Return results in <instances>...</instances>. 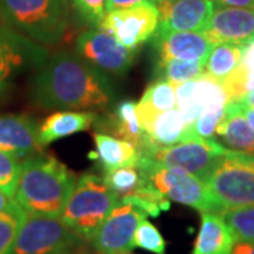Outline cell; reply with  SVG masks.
Returning <instances> with one entry per match:
<instances>
[{
	"mask_svg": "<svg viewBox=\"0 0 254 254\" xmlns=\"http://www.w3.org/2000/svg\"><path fill=\"white\" fill-rule=\"evenodd\" d=\"M31 96L43 109H102L112 100L109 82L78 55L61 53L41 65Z\"/></svg>",
	"mask_w": 254,
	"mask_h": 254,
	"instance_id": "cell-1",
	"label": "cell"
},
{
	"mask_svg": "<svg viewBox=\"0 0 254 254\" xmlns=\"http://www.w3.org/2000/svg\"><path fill=\"white\" fill-rule=\"evenodd\" d=\"M75 184L76 175L65 164L38 153L21 164L13 199L26 213L60 218Z\"/></svg>",
	"mask_w": 254,
	"mask_h": 254,
	"instance_id": "cell-2",
	"label": "cell"
},
{
	"mask_svg": "<svg viewBox=\"0 0 254 254\" xmlns=\"http://www.w3.org/2000/svg\"><path fill=\"white\" fill-rule=\"evenodd\" d=\"M0 20L41 46H55L69 28V4L68 0H0Z\"/></svg>",
	"mask_w": 254,
	"mask_h": 254,
	"instance_id": "cell-3",
	"label": "cell"
},
{
	"mask_svg": "<svg viewBox=\"0 0 254 254\" xmlns=\"http://www.w3.org/2000/svg\"><path fill=\"white\" fill-rule=\"evenodd\" d=\"M119 203L118 195L108 188L102 177L86 174L76 181L60 218L81 239L92 240Z\"/></svg>",
	"mask_w": 254,
	"mask_h": 254,
	"instance_id": "cell-4",
	"label": "cell"
},
{
	"mask_svg": "<svg viewBox=\"0 0 254 254\" xmlns=\"http://www.w3.org/2000/svg\"><path fill=\"white\" fill-rule=\"evenodd\" d=\"M216 213L254 203V155L230 151L206 181Z\"/></svg>",
	"mask_w": 254,
	"mask_h": 254,
	"instance_id": "cell-5",
	"label": "cell"
},
{
	"mask_svg": "<svg viewBox=\"0 0 254 254\" xmlns=\"http://www.w3.org/2000/svg\"><path fill=\"white\" fill-rule=\"evenodd\" d=\"M137 168L144 175L145 180L168 200L190 206L199 210L200 213L215 212L206 182L198 177L178 168L158 165L143 155H140Z\"/></svg>",
	"mask_w": 254,
	"mask_h": 254,
	"instance_id": "cell-6",
	"label": "cell"
},
{
	"mask_svg": "<svg viewBox=\"0 0 254 254\" xmlns=\"http://www.w3.org/2000/svg\"><path fill=\"white\" fill-rule=\"evenodd\" d=\"M229 153L230 150L213 138L193 137L171 147L150 150L141 155L148 157L158 165L178 168L206 182Z\"/></svg>",
	"mask_w": 254,
	"mask_h": 254,
	"instance_id": "cell-7",
	"label": "cell"
},
{
	"mask_svg": "<svg viewBox=\"0 0 254 254\" xmlns=\"http://www.w3.org/2000/svg\"><path fill=\"white\" fill-rule=\"evenodd\" d=\"M79 239L61 218L26 213L10 254H69Z\"/></svg>",
	"mask_w": 254,
	"mask_h": 254,
	"instance_id": "cell-8",
	"label": "cell"
},
{
	"mask_svg": "<svg viewBox=\"0 0 254 254\" xmlns=\"http://www.w3.org/2000/svg\"><path fill=\"white\" fill-rule=\"evenodd\" d=\"M76 54L103 73L122 76L131 68L136 51L122 46L110 33L91 28L76 38Z\"/></svg>",
	"mask_w": 254,
	"mask_h": 254,
	"instance_id": "cell-9",
	"label": "cell"
},
{
	"mask_svg": "<svg viewBox=\"0 0 254 254\" xmlns=\"http://www.w3.org/2000/svg\"><path fill=\"white\" fill-rule=\"evenodd\" d=\"M160 24V11L154 3L105 13L99 28L110 33L122 46L134 50L147 43Z\"/></svg>",
	"mask_w": 254,
	"mask_h": 254,
	"instance_id": "cell-10",
	"label": "cell"
},
{
	"mask_svg": "<svg viewBox=\"0 0 254 254\" xmlns=\"http://www.w3.org/2000/svg\"><path fill=\"white\" fill-rule=\"evenodd\" d=\"M145 215L131 203L120 202L103 220L92 239L99 254L127 253L134 247V233Z\"/></svg>",
	"mask_w": 254,
	"mask_h": 254,
	"instance_id": "cell-11",
	"label": "cell"
},
{
	"mask_svg": "<svg viewBox=\"0 0 254 254\" xmlns=\"http://www.w3.org/2000/svg\"><path fill=\"white\" fill-rule=\"evenodd\" d=\"M46 57L41 44L9 27L0 28V91L21 71L41 66Z\"/></svg>",
	"mask_w": 254,
	"mask_h": 254,
	"instance_id": "cell-12",
	"label": "cell"
},
{
	"mask_svg": "<svg viewBox=\"0 0 254 254\" xmlns=\"http://www.w3.org/2000/svg\"><path fill=\"white\" fill-rule=\"evenodd\" d=\"M175 99L188 125L205 112L223 109L229 102L222 82L206 73L175 86Z\"/></svg>",
	"mask_w": 254,
	"mask_h": 254,
	"instance_id": "cell-13",
	"label": "cell"
},
{
	"mask_svg": "<svg viewBox=\"0 0 254 254\" xmlns=\"http://www.w3.org/2000/svg\"><path fill=\"white\" fill-rule=\"evenodd\" d=\"M213 0H160L157 31H205L215 10Z\"/></svg>",
	"mask_w": 254,
	"mask_h": 254,
	"instance_id": "cell-14",
	"label": "cell"
},
{
	"mask_svg": "<svg viewBox=\"0 0 254 254\" xmlns=\"http://www.w3.org/2000/svg\"><path fill=\"white\" fill-rule=\"evenodd\" d=\"M203 33L213 44L247 46L254 40V9L216 4Z\"/></svg>",
	"mask_w": 254,
	"mask_h": 254,
	"instance_id": "cell-15",
	"label": "cell"
},
{
	"mask_svg": "<svg viewBox=\"0 0 254 254\" xmlns=\"http://www.w3.org/2000/svg\"><path fill=\"white\" fill-rule=\"evenodd\" d=\"M154 46L158 60L205 64L215 44L202 31H155Z\"/></svg>",
	"mask_w": 254,
	"mask_h": 254,
	"instance_id": "cell-16",
	"label": "cell"
},
{
	"mask_svg": "<svg viewBox=\"0 0 254 254\" xmlns=\"http://www.w3.org/2000/svg\"><path fill=\"white\" fill-rule=\"evenodd\" d=\"M0 150L18 158L38 154L43 145L38 138V126L24 115H7L0 118Z\"/></svg>",
	"mask_w": 254,
	"mask_h": 254,
	"instance_id": "cell-17",
	"label": "cell"
},
{
	"mask_svg": "<svg viewBox=\"0 0 254 254\" xmlns=\"http://www.w3.org/2000/svg\"><path fill=\"white\" fill-rule=\"evenodd\" d=\"M141 128L147 138V150L143 154L150 150L171 147L192 138L190 125L187 123L181 110L177 108L155 115Z\"/></svg>",
	"mask_w": 254,
	"mask_h": 254,
	"instance_id": "cell-18",
	"label": "cell"
},
{
	"mask_svg": "<svg viewBox=\"0 0 254 254\" xmlns=\"http://www.w3.org/2000/svg\"><path fill=\"white\" fill-rule=\"evenodd\" d=\"M215 134L223 140L227 150L254 155V130L242 113V100L227 102L223 119L216 127Z\"/></svg>",
	"mask_w": 254,
	"mask_h": 254,
	"instance_id": "cell-19",
	"label": "cell"
},
{
	"mask_svg": "<svg viewBox=\"0 0 254 254\" xmlns=\"http://www.w3.org/2000/svg\"><path fill=\"white\" fill-rule=\"evenodd\" d=\"M235 242L225 219L216 212H205L192 254H229Z\"/></svg>",
	"mask_w": 254,
	"mask_h": 254,
	"instance_id": "cell-20",
	"label": "cell"
},
{
	"mask_svg": "<svg viewBox=\"0 0 254 254\" xmlns=\"http://www.w3.org/2000/svg\"><path fill=\"white\" fill-rule=\"evenodd\" d=\"M96 120L93 112H57L43 122L38 127V138L43 147L54 143L63 137L86 131Z\"/></svg>",
	"mask_w": 254,
	"mask_h": 254,
	"instance_id": "cell-21",
	"label": "cell"
},
{
	"mask_svg": "<svg viewBox=\"0 0 254 254\" xmlns=\"http://www.w3.org/2000/svg\"><path fill=\"white\" fill-rule=\"evenodd\" d=\"M93 143L95 157L105 174L123 167H137L140 153L134 144L103 133H93Z\"/></svg>",
	"mask_w": 254,
	"mask_h": 254,
	"instance_id": "cell-22",
	"label": "cell"
},
{
	"mask_svg": "<svg viewBox=\"0 0 254 254\" xmlns=\"http://www.w3.org/2000/svg\"><path fill=\"white\" fill-rule=\"evenodd\" d=\"M106 130L116 138L134 144L140 154L147 150V138L136 115V103L133 100L119 102L115 110L108 116Z\"/></svg>",
	"mask_w": 254,
	"mask_h": 254,
	"instance_id": "cell-23",
	"label": "cell"
},
{
	"mask_svg": "<svg viewBox=\"0 0 254 254\" xmlns=\"http://www.w3.org/2000/svg\"><path fill=\"white\" fill-rule=\"evenodd\" d=\"M175 106V86L165 79H157L145 89L140 102L136 103V115L140 126L155 115L174 109Z\"/></svg>",
	"mask_w": 254,
	"mask_h": 254,
	"instance_id": "cell-24",
	"label": "cell"
},
{
	"mask_svg": "<svg viewBox=\"0 0 254 254\" xmlns=\"http://www.w3.org/2000/svg\"><path fill=\"white\" fill-rule=\"evenodd\" d=\"M243 47L220 43L215 44L205 63V73L222 81L242 64Z\"/></svg>",
	"mask_w": 254,
	"mask_h": 254,
	"instance_id": "cell-25",
	"label": "cell"
},
{
	"mask_svg": "<svg viewBox=\"0 0 254 254\" xmlns=\"http://www.w3.org/2000/svg\"><path fill=\"white\" fill-rule=\"evenodd\" d=\"M120 202L123 203H131L133 206L140 209L145 216H153L157 218L160 216L161 212L168 210L171 206V200H168L164 196L161 192L155 190L150 182L145 180V182L138 187L136 190L123 196Z\"/></svg>",
	"mask_w": 254,
	"mask_h": 254,
	"instance_id": "cell-26",
	"label": "cell"
},
{
	"mask_svg": "<svg viewBox=\"0 0 254 254\" xmlns=\"http://www.w3.org/2000/svg\"><path fill=\"white\" fill-rule=\"evenodd\" d=\"M203 73L205 64L202 63H190L181 60H158L157 64V78L165 79L174 86L199 78Z\"/></svg>",
	"mask_w": 254,
	"mask_h": 254,
	"instance_id": "cell-27",
	"label": "cell"
},
{
	"mask_svg": "<svg viewBox=\"0 0 254 254\" xmlns=\"http://www.w3.org/2000/svg\"><path fill=\"white\" fill-rule=\"evenodd\" d=\"M230 227L235 240L254 242V203L222 210L219 213Z\"/></svg>",
	"mask_w": 254,
	"mask_h": 254,
	"instance_id": "cell-28",
	"label": "cell"
},
{
	"mask_svg": "<svg viewBox=\"0 0 254 254\" xmlns=\"http://www.w3.org/2000/svg\"><path fill=\"white\" fill-rule=\"evenodd\" d=\"M103 180L108 188L118 195L119 200L145 182V178L137 167H123L105 174Z\"/></svg>",
	"mask_w": 254,
	"mask_h": 254,
	"instance_id": "cell-29",
	"label": "cell"
},
{
	"mask_svg": "<svg viewBox=\"0 0 254 254\" xmlns=\"http://www.w3.org/2000/svg\"><path fill=\"white\" fill-rule=\"evenodd\" d=\"M24 216L26 212L18 206L14 199H11L7 209L0 213V254L11 253L18 227Z\"/></svg>",
	"mask_w": 254,
	"mask_h": 254,
	"instance_id": "cell-30",
	"label": "cell"
},
{
	"mask_svg": "<svg viewBox=\"0 0 254 254\" xmlns=\"http://www.w3.org/2000/svg\"><path fill=\"white\" fill-rule=\"evenodd\" d=\"M134 247L154 254L167 253V243L160 230L147 219H143L134 233Z\"/></svg>",
	"mask_w": 254,
	"mask_h": 254,
	"instance_id": "cell-31",
	"label": "cell"
},
{
	"mask_svg": "<svg viewBox=\"0 0 254 254\" xmlns=\"http://www.w3.org/2000/svg\"><path fill=\"white\" fill-rule=\"evenodd\" d=\"M20 168L21 164L18 157L0 150V190L10 198L14 195Z\"/></svg>",
	"mask_w": 254,
	"mask_h": 254,
	"instance_id": "cell-32",
	"label": "cell"
},
{
	"mask_svg": "<svg viewBox=\"0 0 254 254\" xmlns=\"http://www.w3.org/2000/svg\"><path fill=\"white\" fill-rule=\"evenodd\" d=\"M225 115V108L218 110H209L202 113L192 125H190V137H200V138H212L216 131V127L220 123Z\"/></svg>",
	"mask_w": 254,
	"mask_h": 254,
	"instance_id": "cell-33",
	"label": "cell"
},
{
	"mask_svg": "<svg viewBox=\"0 0 254 254\" xmlns=\"http://www.w3.org/2000/svg\"><path fill=\"white\" fill-rule=\"evenodd\" d=\"M105 1L106 0H71L76 14L92 27H99L100 21L105 16Z\"/></svg>",
	"mask_w": 254,
	"mask_h": 254,
	"instance_id": "cell-34",
	"label": "cell"
},
{
	"mask_svg": "<svg viewBox=\"0 0 254 254\" xmlns=\"http://www.w3.org/2000/svg\"><path fill=\"white\" fill-rule=\"evenodd\" d=\"M220 82L226 91L229 102L245 99V96L249 93L247 91V71L242 65H239L233 72Z\"/></svg>",
	"mask_w": 254,
	"mask_h": 254,
	"instance_id": "cell-35",
	"label": "cell"
},
{
	"mask_svg": "<svg viewBox=\"0 0 254 254\" xmlns=\"http://www.w3.org/2000/svg\"><path fill=\"white\" fill-rule=\"evenodd\" d=\"M145 3H157V0H106L105 1V11H113V10L130 9L134 6L145 4Z\"/></svg>",
	"mask_w": 254,
	"mask_h": 254,
	"instance_id": "cell-36",
	"label": "cell"
},
{
	"mask_svg": "<svg viewBox=\"0 0 254 254\" xmlns=\"http://www.w3.org/2000/svg\"><path fill=\"white\" fill-rule=\"evenodd\" d=\"M246 71L254 72V40L249 43L247 46L243 47V57H242V64H240Z\"/></svg>",
	"mask_w": 254,
	"mask_h": 254,
	"instance_id": "cell-37",
	"label": "cell"
},
{
	"mask_svg": "<svg viewBox=\"0 0 254 254\" xmlns=\"http://www.w3.org/2000/svg\"><path fill=\"white\" fill-rule=\"evenodd\" d=\"M229 254H254V242L236 240Z\"/></svg>",
	"mask_w": 254,
	"mask_h": 254,
	"instance_id": "cell-38",
	"label": "cell"
},
{
	"mask_svg": "<svg viewBox=\"0 0 254 254\" xmlns=\"http://www.w3.org/2000/svg\"><path fill=\"white\" fill-rule=\"evenodd\" d=\"M213 1H215V4H219V6L254 9V0H213Z\"/></svg>",
	"mask_w": 254,
	"mask_h": 254,
	"instance_id": "cell-39",
	"label": "cell"
},
{
	"mask_svg": "<svg viewBox=\"0 0 254 254\" xmlns=\"http://www.w3.org/2000/svg\"><path fill=\"white\" fill-rule=\"evenodd\" d=\"M242 113L245 116L246 122L250 125V127L254 130V108L253 106H249L245 100H242Z\"/></svg>",
	"mask_w": 254,
	"mask_h": 254,
	"instance_id": "cell-40",
	"label": "cell"
},
{
	"mask_svg": "<svg viewBox=\"0 0 254 254\" xmlns=\"http://www.w3.org/2000/svg\"><path fill=\"white\" fill-rule=\"evenodd\" d=\"M11 199H13V198L7 196L3 190H0V213H1V212H4V210L7 209V206L10 205Z\"/></svg>",
	"mask_w": 254,
	"mask_h": 254,
	"instance_id": "cell-41",
	"label": "cell"
},
{
	"mask_svg": "<svg viewBox=\"0 0 254 254\" xmlns=\"http://www.w3.org/2000/svg\"><path fill=\"white\" fill-rule=\"evenodd\" d=\"M242 100H245L249 106H253L254 108V89L253 91L249 92V93H247V95L245 96V99H242Z\"/></svg>",
	"mask_w": 254,
	"mask_h": 254,
	"instance_id": "cell-42",
	"label": "cell"
},
{
	"mask_svg": "<svg viewBox=\"0 0 254 254\" xmlns=\"http://www.w3.org/2000/svg\"><path fill=\"white\" fill-rule=\"evenodd\" d=\"M120 254H131L130 252H127V253H120Z\"/></svg>",
	"mask_w": 254,
	"mask_h": 254,
	"instance_id": "cell-43",
	"label": "cell"
},
{
	"mask_svg": "<svg viewBox=\"0 0 254 254\" xmlns=\"http://www.w3.org/2000/svg\"><path fill=\"white\" fill-rule=\"evenodd\" d=\"M157 1H160V0H157Z\"/></svg>",
	"mask_w": 254,
	"mask_h": 254,
	"instance_id": "cell-44",
	"label": "cell"
}]
</instances>
